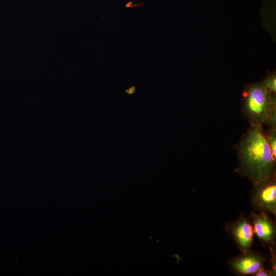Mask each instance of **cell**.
Masks as SVG:
<instances>
[{
	"mask_svg": "<svg viewBox=\"0 0 276 276\" xmlns=\"http://www.w3.org/2000/svg\"><path fill=\"white\" fill-rule=\"evenodd\" d=\"M239 172L252 183L275 174L272 155L261 125H251L239 145Z\"/></svg>",
	"mask_w": 276,
	"mask_h": 276,
	"instance_id": "cell-1",
	"label": "cell"
},
{
	"mask_svg": "<svg viewBox=\"0 0 276 276\" xmlns=\"http://www.w3.org/2000/svg\"><path fill=\"white\" fill-rule=\"evenodd\" d=\"M244 110L251 125H261L275 112V100L263 85L256 84L247 90L244 98Z\"/></svg>",
	"mask_w": 276,
	"mask_h": 276,
	"instance_id": "cell-2",
	"label": "cell"
},
{
	"mask_svg": "<svg viewBox=\"0 0 276 276\" xmlns=\"http://www.w3.org/2000/svg\"><path fill=\"white\" fill-rule=\"evenodd\" d=\"M251 202L259 212L271 213L276 215L275 174L261 181L252 183Z\"/></svg>",
	"mask_w": 276,
	"mask_h": 276,
	"instance_id": "cell-3",
	"label": "cell"
},
{
	"mask_svg": "<svg viewBox=\"0 0 276 276\" xmlns=\"http://www.w3.org/2000/svg\"><path fill=\"white\" fill-rule=\"evenodd\" d=\"M225 229L231 235L241 252L251 250L254 228L249 218L243 213L235 221L228 222L226 224Z\"/></svg>",
	"mask_w": 276,
	"mask_h": 276,
	"instance_id": "cell-4",
	"label": "cell"
},
{
	"mask_svg": "<svg viewBox=\"0 0 276 276\" xmlns=\"http://www.w3.org/2000/svg\"><path fill=\"white\" fill-rule=\"evenodd\" d=\"M266 257L257 251L250 250L231 258L228 261L229 269L239 275H254L264 267Z\"/></svg>",
	"mask_w": 276,
	"mask_h": 276,
	"instance_id": "cell-5",
	"label": "cell"
},
{
	"mask_svg": "<svg viewBox=\"0 0 276 276\" xmlns=\"http://www.w3.org/2000/svg\"><path fill=\"white\" fill-rule=\"evenodd\" d=\"M249 218L254 234L259 239L268 246H273L276 237L275 224L267 213L251 212Z\"/></svg>",
	"mask_w": 276,
	"mask_h": 276,
	"instance_id": "cell-6",
	"label": "cell"
},
{
	"mask_svg": "<svg viewBox=\"0 0 276 276\" xmlns=\"http://www.w3.org/2000/svg\"><path fill=\"white\" fill-rule=\"evenodd\" d=\"M272 155L276 158V134L275 129L272 128L266 134Z\"/></svg>",
	"mask_w": 276,
	"mask_h": 276,
	"instance_id": "cell-7",
	"label": "cell"
},
{
	"mask_svg": "<svg viewBox=\"0 0 276 276\" xmlns=\"http://www.w3.org/2000/svg\"><path fill=\"white\" fill-rule=\"evenodd\" d=\"M263 85L270 91L275 93L276 90V78L272 75L267 78Z\"/></svg>",
	"mask_w": 276,
	"mask_h": 276,
	"instance_id": "cell-8",
	"label": "cell"
},
{
	"mask_svg": "<svg viewBox=\"0 0 276 276\" xmlns=\"http://www.w3.org/2000/svg\"><path fill=\"white\" fill-rule=\"evenodd\" d=\"M255 276H271L272 275L271 269H266L264 267L259 269L255 273Z\"/></svg>",
	"mask_w": 276,
	"mask_h": 276,
	"instance_id": "cell-9",
	"label": "cell"
}]
</instances>
